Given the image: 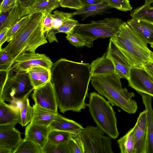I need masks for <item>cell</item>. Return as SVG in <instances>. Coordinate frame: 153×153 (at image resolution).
Wrapping results in <instances>:
<instances>
[{
    "instance_id": "f546056e",
    "label": "cell",
    "mask_w": 153,
    "mask_h": 153,
    "mask_svg": "<svg viewBox=\"0 0 153 153\" xmlns=\"http://www.w3.org/2000/svg\"><path fill=\"white\" fill-rule=\"evenodd\" d=\"M72 133L62 131L52 130L49 134L48 141L54 144L66 142L71 140Z\"/></svg>"
},
{
    "instance_id": "ee69618b",
    "label": "cell",
    "mask_w": 153,
    "mask_h": 153,
    "mask_svg": "<svg viewBox=\"0 0 153 153\" xmlns=\"http://www.w3.org/2000/svg\"><path fill=\"white\" fill-rule=\"evenodd\" d=\"M152 61L147 64L144 68L153 79V52L152 54Z\"/></svg>"
},
{
    "instance_id": "8992f818",
    "label": "cell",
    "mask_w": 153,
    "mask_h": 153,
    "mask_svg": "<svg viewBox=\"0 0 153 153\" xmlns=\"http://www.w3.org/2000/svg\"><path fill=\"white\" fill-rule=\"evenodd\" d=\"M4 71V76L0 81V100L10 102L26 97L34 90L27 71L11 67Z\"/></svg>"
},
{
    "instance_id": "d6986e66",
    "label": "cell",
    "mask_w": 153,
    "mask_h": 153,
    "mask_svg": "<svg viewBox=\"0 0 153 153\" xmlns=\"http://www.w3.org/2000/svg\"><path fill=\"white\" fill-rule=\"evenodd\" d=\"M19 111L10 104L0 100V126L20 123Z\"/></svg>"
},
{
    "instance_id": "681fc988",
    "label": "cell",
    "mask_w": 153,
    "mask_h": 153,
    "mask_svg": "<svg viewBox=\"0 0 153 153\" xmlns=\"http://www.w3.org/2000/svg\"><path fill=\"white\" fill-rule=\"evenodd\" d=\"M145 2L143 6H150L151 4L153 3V0H145Z\"/></svg>"
},
{
    "instance_id": "277c9868",
    "label": "cell",
    "mask_w": 153,
    "mask_h": 153,
    "mask_svg": "<svg viewBox=\"0 0 153 153\" xmlns=\"http://www.w3.org/2000/svg\"><path fill=\"white\" fill-rule=\"evenodd\" d=\"M110 39L125 55L132 67L144 68L152 62V52L126 22H123L117 34Z\"/></svg>"
},
{
    "instance_id": "ba28073f",
    "label": "cell",
    "mask_w": 153,
    "mask_h": 153,
    "mask_svg": "<svg viewBox=\"0 0 153 153\" xmlns=\"http://www.w3.org/2000/svg\"><path fill=\"white\" fill-rule=\"evenodd\" d=\"M84 153H112L111 139L97 127L88 126L77 132Z\"/></svg>"
},
{
    "instance_id": "d590c367",
    "label": "cell",
    "mask_w": 153,
    "mask_h": 153,
    "mask_svg": "<svg viewBox=\"0 0 153 153\" xmlns=\"http://www.w3.org/2000/svg\"><path fill=\"white\" fill-rule=\"evenodd\" d=\"M69 142L71 153H84L83 144L77 132L72 133Z\"/></svg>"
},
{
    "instance_id": "74e56055",
    "label": "cell",
    "mask_w": 153,
    "mask_h": 153,
    "mask_svg": "<svg viewBox=\"0 0 153 153\" xmlns=\"http://www.w3.org/2000/svg\"><path fill=\"white\" fill-rule=\"evenodd\" d=\"M66 39L73 46L76 48L85 46L88 47L86 41L79 35L73 32L67 34Z\"/></svg>"
},
{
    "instance_id": "4316f807",
    "label": "cell",
    "mask_w": 153,
    "mask_h": 153,
    "mask_svg": "<svg viewBox=\"0 0 153 153\" xmlns=\"http://www.w3.org/2000/svg\"><path fill=\"white\" fill-rule=\"evenodd\" d=\"M130 16L132 18L145 20L153 24V7L143 5L133 10Z\"/></svg>"
},
{
    "instance_id": "c3c4849f",
    "label": "cell",
    "mask_w": 153,
    "mask_h": 153,
    "mask_svg": "<svg viewBox=\"0 0 153 153\" xmlns=\"http://www.w3.org/2000/svg\"><path fill=\"white\" fill-rule=\"evenodd\" d=\"M13 150H10L5 148H0V153H13Z\"/></svg>"
},
{
    "instance_id": "5b68a950",
    "label": "cell",
    "mask_w": 153,
    "mask_h": 153,
    "mask_svg": "<svg viewBox=\"0 0 153 153\" xmlns=\"http://www.w3.org/2000/svg\"><path fill=\"white\" fill-rule=\"evenodd\" d=\"M88 106L97 127L112 139L117 138L119 132L115 113L108 101L96 92H92Z\"/></svg>"
},
{
    "instance_id": "e575fe53",
    "label": "cell",
    "mask_w": 153,
    "mask_h": 153,
    "mask_svg": "<svg viewBox=\"0 0 153 153\" xmlns=\"http://www.w3.org/2000/svg\"><path fill=\"white\" fill-rule=\"evenodd\" d=\"M108 6L119 10L126 12L131 11L132 8L129 0H104Z\"/></svg>"
},
{
    "instance_id": "7402d4cb",
    "label": "cell",
    "mask_w": 153,
    "mask_h": 153,
    "mask_svg": "<svg viewBox=\"0 0 153 153\" xmlns=\"http://www.w3.org/2000/svg\"><path fill=\"white\" fill-rule=\"evenodd\" d=\"M33 107L32 117L30 123H31L49 126L59 114L35 104L33 105Z\"/></svg>"
},
{
    "instance_id": "ab89813d",
    "label": "cell",
    "mask_w": 153,
    "mask_h": 153,
    "mask_svg": "<svg viewBox=\"0 0 153 153\" xmlns=\"http://www.w3.org/2000/svg\"><path fill=\"white\" fill-rule=\"evenodd\" d=\"M59 2L61 7L77 10L81 9L84 6L80 0H59Z\"/></svg>"
},
{
    "instance_id": "6da1fadb",
    "label": "cell",
    "mask_w": 153,
    "mask_h": 153,
    "mask_svg": "<svg viewBox=\"0 0 153 153\" xmlns=\"http://www.w3.org/2000/svg\"><path fill=\"white\" fill-rule=\"evenodd\" d=\"M51 72V81L61 112H79L88 106L85 99L91 77L90 64L61 58L53 63Z\"/></svg>"
},
{
    "instance_id": "4fadbf2b",
    "label": "cell",
    "mask_w": 153,
    "mask_h": 153,
    "mask_svg": "<svg viewBox=\"0 0 153 153\" xmlns=\"http://www.w3.org/2000/svg\"><path fill=\"white\" fill-rule=\"evenodd\" d=\"M133 127L135 153H146L148 136L146 109L140 113Z\"/></svg>"
},
{
    "instance_id": "cb8c5ba5",
    "label": "cell",
    "mask_w": 153,
    "mask_h": 153,
    "mask_svg": "<svg viewBox=\"0 0 153 153\" xmlns=\"http://www.w3.org/2000/svg\"><path fill=\"white\" fill-rule=\"evenodd\" d=\"M111 8L104 0H102L97 4L84 5L81 9L73 12V15L80 16L82 20H83L88 17L102 14Z\"/></svg>"
},
{
    "instance_id": "9c48e42d",
    "label": "cell",
    "mask_w": 153,
    "mask_h": 153,
    "mask_svg": "<svg viewBox=\"0 0 153 153\" xmlns=\"http://www.w3.org/2000/svg\"><path fill=\"white\" fill-rule=\"evenodd\" d=\"M128 81V86L139 93L153 97V79L144 68L131 67Z\"/></svg>"
},
{
    "instance_id": "8fae6325",
    "label": "cell",
    "mask_w": 153,
    "mask_h": 153,
    "mask_svg": "<svg viewBox=\"0 0 153 153\" xmlns=\"http://www.w3.org/2000/svg\"><path fill=\"white\" fill-rule=\"evenodd\" d=\"M32 98L34 104L45 109L58 113L55 92L51 81L34 89Z\"/></svg>"
},
{
    "instance_id": "f1b7e54d",
    "label": "cell",
    "mask_w": 153,
    "mask_h": 153,
    "mask_svg": "<svg viewBox=\"0 0 153 153\" xmlns=\"http://www.w3.org/2000/svg\"><path fill=\"white\" fill-rule=\"evenodd\" d=\"M42 153V148L33 142L28 140H22L13 153Z\"/></svg>"
},
{
    "instance_id": "44dd1931",
    "label": "cell",
    "mask_w": 153,
    "mask_h": 153,
    "mask_svg": "<svg viewBox=\"0 0 153 153\" xmlns=\"http://www.w3.org/2000/svg\"><path fill=\"white\" fill-rule=\"evenodd\" d=\"M59 6L58 0H36L31 5L25 8L24 15L25 16L36 13H42L45 11L51 13L53 10Z\"/></svg>"
},
{
    "instance_id": "f907efd6",
    "label": "cell",
    "mask_w": 153,
    "mask_h": 153,
    "mask_svg": "<svg viewBox=\"0 0 153 153\" xmlns=\"http://www.w3.org/2000/svg\"><path fill=\"white\" fill-rule=\"evenodd\" d=\"M151 47L153 48V44L151 45Z\"/></svg>"
},
{
    "instance_id": "f6af8a7d",
    "label": "cell",
    "mask_w": 153,
    "mask_h": 153,
    "mask_svg": "<svg viewBox=\"0 0 153 153\" xmlns=\"http://www.w3.org/2000/svg\"><path fill=\"white\" fill-rule=\"evenodd\" d=\"M12 9L0 13V26L4 23Z\"/></svg>"
},
{
    "instance_id": "7bdbcfd3",
    "label": "cell",
    "mask_w": 153,
    "mask_h": 153,
    "mask_svg": "<svg viewBox=\"0 0 153 153\" xmlns=\"http://www.w3.org/2000/svg\"><path fill=\"white\" fill-rule=\"evenodd\" d=\"M9 28L5 27L0 30V49L2 45L7 41V35Z\"/></svg>"
},
{
    "instance_id": "8d00e7d4",
    "label": "cell",
    "mask_w": 153,
    "mask_h": 153,
    "mask_svg": "<svg viewBox=\"0 0 153 153\" xmlns=\"http://www.w3.org/2000/svg\"><path fill=\"white\" fill-rule=\"evenodd\" d=\"M31 15H27L22 17L19 21L9 28L7 35V42H9L11 40L14 35L28 21Z\"/></svg>"
},
{
    "instance_id": "2e32d148",
    "label": "cell",
    "mask_w": 153,
    "mask_h": 153,
    "mask_svg": "<svg viewBox=\"0 0 153 153\" xmlns=\"http://www.w3.org/2000/svg\"><path fill=\"white\" fill-rule=\"evenodd\" d=\"M127 23L136 34L146 44H153V24L148 21L132 18Z\"/></svg>"
},
{
    "instance_id": "7dc6e473",
    "label": "cell",
    "mask_w": 153,
    "mask_h": 153,
    "mask_svg": "<svg viewBox=\"0 0 153 153\" xmlns=\"http://www.w3.org/2000/svg\"><path fill=\"white\" fill-rule=\"evenodd\" d=\"M84 5H91L98 3L102 0H80Z\"/></svg>"
},
{
    "instance_id": "30bf717a",
    "label": "cell",
    "mask_w": 153,
    "mask_h": 153,
    "mask_svg": "<svg viewBox=\"0 0 153 153\" xmlns=\"http://www.w3.org/2000/svg\"><path fill=\"white\" fill-rule=\"evenodd\" d=\"M53 64L51 59L44 54L27 52L18 56L12 67L27 71L32 67L41 66L51 70Z\"/></svg>"
},
{
    "instance_id": "7c38bea8",
    "label": "cell",
    "mask_w": 153,
    "mask_h": 153,
    "mask_svg": "<svg viewBox=\"0 0 153 153\" xmlns=\"http://www.w3.org/2000/svg\"><path fill=\"white\" fill-rule=\"evenodd\" d=\"M106 53L114 64L115 74L121 79L128 80L132 66L125 55L110 39Z\"/></svg>"
},
{
    "instance_id": "816d5d0a",
    "label": "cell",
    "mask_w": 153,
    "mask_h": 153,
    "mask_svg": "<svg viewBox=\"0 0 153 153\" xmlns=\"http://www.w3.org/2000/svg\"><path fill=\"white\" fill-rule=\"evenodd\" d=\"M3 0H0L1 3L2 2Z\"/></svg>"
},
{
    "instance_id": "603a6c76",
    "label": "cell",
    "mask_w": 153,
    "mask_h": 153,
    "mask_svg": "<svg viewBox=\"0 0 153 153\" xmlns=\"http://www.w3.org/2000/svg\"><path fill=\"white\" fill-rule=\"evenodd\" d=\"M49 127L51 130H60L72 133H76L83 128L80 124L59 114Z\"/></svg>"
},
{
    "instance_id": "d4e9b609",
    "label": "cell",
    "mask_w": 153,
    "mask_h": 153,
    "mask_svg": "<svg viewBox=\"0 0 153 153\" xmlns=\"http://www.w3.org/2000/svg\"><path fill=\"white\" fill-rule=\"evenodd\" d=\"M121 153H135L134 127L117 140Z\"/></svg>"
},
{
    "instance_id": "bcb514c9",
    "label": "cell",
    "mask_w": 153,
    "mask_h": 153,
    "mask_svg": "<svg viewBox=\"0 0 153 153\" xmlns=\"http://www.w3.org/2000/svg\"><path fill=\"white\" fill-rule=\"evenodd\" d=\"M36 0H18V3L22 6L26 7L32 4Z\"/></svg>"
},
{
    "instance_id": "ac0fdd59",
    "label": "cell",
    "mask_w": 153,
    "mask_h": 153,
    "mask_svg": "<svg viewBox=\"0 0 153 153\" xmlns=\"http://www.w3.org/2000/svg\"><path fill=\"white\" fill-rule=\"evenodd\" d=\"M145 109L147 111V145L146 153H153V109L152 97L146 94L140 93Z\"/></svg>"
},
{
    "instance_id": "60d3db41",
    "label": "cell",
    "mask_w": 153,
    "mask_h": 153,
    "mask_svg": "<svg viewBox=\"0 0 153 153\" xmlns=\"http://www.w3.org/2000/svg\"><path fill=\"white\" fill-rule=\"evenodd\" d=\"M18 4V0H3L0 4V13L12 9Z\"/></svg>"
},
{
    "instance_id": "d6a6232c",
    "label": "cell",
    "mask_w": 153,
    "mask_h": 153,
    "mask_svg": "<svg viewBox=\"0 0 153 153\" xmlns=\"http://www.w3.org/2000/svg\"><path fill=\"white\" fill-rule=\"evenodd\" d=\"M78 24L77 20L70 18L65 21L56 29L51 30L48 32L54 35L58 33H63L67 34L73 32L74 28Z\"/></svg>"
},
{
    "instance_id": "5bb4252c",
    "label": "cell",
    "mask_w": 153,
    "mask_h": 153,
    "mask_svg": "<svg viewBox=\"0 0 153 153\" xmlns=\"http://www.w3.org/2000/svg\"><path fill=\"white\" fill-rule=\"evenodd\" d=\"M14 125L0 126V148L13 150L22 139Z\"/></svg>"
},
{
    "instance_id": "9a60e30c",
    "label": "cell",
    "mask_w": 153,
    "mask_h": 153,
    "mask_svg": "<svg viewBox=\"0 0 153 153\" xmlns=\"http://www.w3.org/2000/svg\"><path fill=\"white\" fill-rule=\"evenodd\" d=\"M51 130L49 126L30 123L25 128L24 139L33 142L42 148L48 142Z\"/></svg>"
},
{
    "instance_id": "f35d334b",
    "label": "cell",
    "mask_w": 153,
    "mask_h": 153,
    "mask_svg": "<svg viewBox=\"0 0 153 153\" xmlns=\"http://www.w3.org/2000/svg\"><path fill=\"white\" fill-rule=\"evenodd\" d=\"M43 13L44 17L42 21V29L45 35L52 29L53 18L51 13L45 11Z\"/></svg>"
},
{
    "instance_id": "836d02e7",
    "label": "cell",
    "mask_w": 153,
    "mask_h": 153,
    "mask_svg": "<svg viewBox=\"0 0 153 153\" xmlns=\"http://www.w3.org/2000/svg\"><path fill=\"white\" fill-rule=\"evenodd\" d=\"M13 59L2 48L0 49V71H7L12 67Z\"/></svg>"
},
{
    "instance_id": "f5cc1de1",
    "label": "cell",
    "mask_w": 153,
    "mask_h": 153,
    "mask_svg": "<svg viewBox=\"0 0 153 153\" xmlns=\"http://www.w3.org/2000/svg\"><path fill=\"white\" fill-rule=\"evenodd\" d=\"M59 1V0H58Z\"/></svg>"
},
{
    "instance_id": "52a82bcc",
    "label": "cell",
    "mask_w": 153,
    "mask_h": 153,
    "mask_svg": "<svg viewBox=\"0 0 153 153\" xmlns=\"http://www.w3.org/2000/svg\"><path fill=\"white\" fill-rule=\"evenodd\" d=\"M123 22L118 18H107L89 23L78 24L73 32L83 37L87 42L88 48H90L97 39L111 38L116 35Z\"/></svg>"
},
{
    "instance_id": "ffe728a7",
    "label": "cell",
    "mask_w": 153,
    "mask_h": 153,
    "mask_svg": "<svg viewBox=\"0 0 153 153\" xmlns=\"http://www.w3.org/2000/svg\"><path fill=\"white\" fill-rule=\"evenodd\" d=\"M27 71L34 89L42 86L51 81V70L42 66L32 67Z\"/></svg>"
},
{
    "instance_id": "4dcf8cb0",
    "label": "cell",
    "mask_w": 153,
    "mask_h": 153,
    "mask_svg": "<svg viewBox=\"0 0 153 153\" xmlns=\"http://www.w3.org/2000/svg\"><path fill=\"white\" fill-rule=\"evenodd\" d=\"M29 97L27 96L25 100L22 108L20 112V122L19 124L23 127L30 123L32 117L33 107L30 104Z\"/></svg>"
},
{
    "instance_id": "e0dca14e",
    "label": "cell",
    "mask_w": 153,
    "mask_h": 153,
    "mask_svg": "<svg viewBox=\"0 0 153 153\" xmlns=\"http://www.w3.org/2000/svg\"><path fill=\"white\" fill-rule=\"evenodd\" d=\"M90 68L91 77L115 74L114 64L106 52L93 61L90 64Z\"/></svg>"
},
{
    "instance_id": "1f68e13d",
    "label": "cell",
    "mask_w": 153,
    "mask_h": 153,
    "mask_svg": "<svg viewBox=\"0 0 153 153\" xmlns=\"http://www.w3.org/2000/svg\"><path fill=\"white\" fill-rule=\"evenodd\" d=\"M53 13L52 15L53 18V20L52 30L56 29L66 20L72 18L74 16L73 13H66L56 10Z\"/></svg>"
},
{
    "instance_id": "484cf974",
    "label": "cell",
    "mask_w": 153,
    "mask_h": 153,
    "mask_svg": "<svg viewBox=\"0 0 153 153\" xmlns=\"http://www.w3.org/2000/svg\"><path fill=\"white\" fill-rule=\"evenodd\" d=\"M25 7L19 4L15 6L10 11L4 23L0 26V30L5 27L10 28L25 16L24 12Z\"/></svg>"
},
{
    "instance_id": "83f0119b",
    "label": "cell",
    "mask_w": 153,
    "mask_h": 153,
    "mask_svg": "<svg viewBox=\"0 0 153 153\" xmlns=\"http://www.w3.org/2000/svg\"><path fill=\"white\" fill-rule=\"evenodd\" d=\"M69 140L59 144L48 141L42 148V153H71Z\"/></svg>"
},
{
    "instance_id": "3957f363",
    "label": "cell",
    "mask_w": 153,
    "mask_h": 153,
    "mask_svg": "<svg viewBox=\"0 0 153 153\" xmlns=\"http://www.w3.org/2000/svg\"><path fill=\"white\" fill-rule=\"evenodd\" d=\"M120 79L114 74L93 76L91 81L95 89L112 106L118 107L129 114H134L137 109V102L132 99L135 94L122 88Z\"/></svg>"
},
{
    "instance_id": "b9f144b4",
    "label": "cell",
    "mask_w": 153,
    "mask_h": 153,
    "mask_svg": "<svg viewBox=\"0 0 153 153\" xmlns=\"http://www.w3.org/2000/svg\"><path fill=\"white\" fill-rule=\"evenodd\" d=\"M27 97L22 99L14 100L10 102V105L20 112L23 106L24 101Z\"/></svg>"
},
{
    "instance_id": "7a4b0ae2",
    "label": "cell",
    "mask_w": 153,
    "mask_h": 153,
    "mask_svg": "<svg viewBox=\"0 0 153 153\" xmlns=\"http://www.w3.org/2000/svg\"><path fill=\"white\" fill-rule=\"evenodd\" d=\"M44 14L36 13L13 36L3 49L14 60L27 52L36 53L37 48L48 42L42 29Z\"/></svg>"
}]
</instances>
